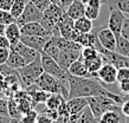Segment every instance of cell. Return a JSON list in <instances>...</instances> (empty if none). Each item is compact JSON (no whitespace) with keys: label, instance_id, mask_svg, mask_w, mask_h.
<instances>
[{"label":"cell","instance_id":"obj_28","mask_svg":"<svg viewBox=\"0 0 129 123\" xmlns=\"http://www.w3.org/2000/svg\"><path fill=\"white\" fill-rule=\"evenodd\" d=\"M8 116L11 118H19L21 119L23 117V112L20 111L18 102L16 98H10L8 99Z\"/></svg>","mask_w":129,"mask_h":123},{"label":"cell","instance_id":"obj_22","mask_svg":"<svg viewBox=\"0 0 129 123\" xmlns=\"http://www.w3.org/2000/svg\"><path fill=\"white\" fill-rule=\"evenodd\" d=\"M5 36L10 40L11 46H14L16 44L20 42L21 38V32H20V26L16 23H12L10 25H6V30H5Z\"/></svg>","mask_w":129,"mask_h":123},{"label":"cell","instance_id":"obj_12","mask_svg":"<svg viewBox=\"0 0 129 123\" xmlns=\"http://www.w3.org/2000/svg\"><path fill=\"white\" fill-rule=\"evenodd\" d=\"M51 37H39V36H24L21 34L20 42L24 43L25 45H27L28 48L33 49L37 52H39L40 55L44 52L45 45L49 42Z\"/></svg>","mask_w":129,"mask_h":123},{"label":"cell","instance_id":"obj_33","mask_svg":"<svg viewBox=\"0 0 129 123\" xmlns=\"http://www.w3.org/2000/svg\"><path fill=\"white\" fill-rule=\"evenodd\" d=\"M37 119H38V112L32 109L28 112L24 114L23 117H21V122L23 123H37Z\"/></svg>","mask_w":129,"mask_h":123},{"label":"cell","instance_id":"obj_39","mask_svg":"<svg viewBox=\"0 0 129 123\" xmlns=\"http://www.w3.org/2000/svg\"><path fill=\"white\" fill-rule=\"evenodd\" d=\"M121 36L129 40V18H125L124 21H123L122 30H121Z\"/></svg>","mask_w":129,"mask_h":123},{"label":"cell","instance_id":"obj_23","mask_svg":"<svg viewBox=\"0 0 129 123\" xmlns=\"http://www.w3.org/2000/svg\"><path fill=\"white\" fill-rule=\"evenodd\" d=\"M68 71L71 76H75V77H90V73L82 58H79L71 64L70 68L68 69Z\"/></svg>","mask_w":129,"mask_h":123},{"label":"cell","instance_id":"obj_7","mask_svg":"<svg viewBox=\"0 0 129 123\" xmlns=\"http://www.w3.org/2000/svg\"><path fill=\"white\" fill-rule=\"evenodd\" d=\"M42 18H43V11H40L31 1H28L24 8L23 13L17 18V24L21 26L27 23H40Z\"/></svg>","mask_w":129,"mask_h":123},{"label":"cell","instance_id":"obj_49","mask_svg":"<svg viewBox=\"0 0 129 123\" xmlns=\"http://www.w3.org/2000/svg\"><path fill=\"white\" fill-rule=\"evenodd\" d=\"M4 82H5V76L0 72V85L1 87H4Z\"/></svg>","mask_w":129,"mask_h":123},{"label":"cell","instance_id":"obj_19","mask_svg":"<svg viewBox=\"0 0 129 123\" xmlns=\"http://www.w3.org/2000/svg\"><path fill=\"white\" fill-rule=\"evenodd\" d=\"M67 14L70 17L72 20H77L79 18L84 17V12H85V4L82 0H75L74 3L67 8Z\"/></svg>","mask_w":129,"mask_h":123},{"label":"cell","instance_id":"obj_34","mask_svg":"<svg viewBox=\"0 0 129 123\" xmlns=\"http://www.w3.org/2000/svg\"><path fill=\"white\" fill-rule=\"evenodd\" d=\"M100 16V10L97 8H94V7H90L88 5H85V12H84V17H86L88 19L90 20H96Z\"/></svg>","mask_w":129,"mask_h":123},{"label":"cell","instance_id":"obj_10","mask_svg":"<svg viewBox=\"0 0 129 123\" xmlns=\"http://www.w3.org/2000/svg\"><path fill=\"white\" fill-rule=\"evenodd\" d=\"M98 40L104 50L108 51H115L116 49V36L108 26L107 27H101L97 32Z\"/></svg>","mask_w":129,"mask_h":123},{"label":"cell","instance_id":"obj_47","mask_svg":"<svg viewBox=\"0 0 129 123\" xmlns=\"http://www.w3.org/2000/svg\"><path fill=\"white\" fill-rule=\"evenodd\" d=\"M6 96H7V92L5 91V89L0 85V98H5Z\"/></svg>","mask_w":129,"mask_h":123},{"label":"cell","instance_id":"obj_16","mask_svg":"<svg viewBox=\"0 0 129 123\" xmlns=\"http://www.w3.org/2000/svg\"><path fill=\"white\" fill-rule=\"evenodd\" d=\"M11 49L14 50V51H17L20 56H23L24 58L27 60V63H31V62H33V60H36L37 58L40 57L39 52H37L36 50H33V49L28 48L27 45H25V44L21 43V42L16 44L14 46H11Z\"/></svg>","mask_w":129,"mask_h":123},{"label":"cell","instance_id":"obj_27","mask_svg":"<svg viewBox=\"0 0 129 123\" xmlns=\"http://www.w3.org/2000/svg\"><path fill=\"white\" fill-rule=\"evenodd\" d=\"M102 3H104L108 6L118 8L121 12L129 16V0H102Z\"/></svg>","mask_w":129,"mask_h":123},{"label":"cell","instance_id":"obj_46","mask_svg":"<svg viewBox=\"0 0 129 123\" xmlns=\"http://www.w3.org/2000/svg\"><path fill=\"white\" fill-rule=\"evenodd\" d=\"M11 117L10 116H1L0 115V123H8Z\"/></svg>","mask_w":129,"mask_h":123},{"label":"cell","instance_id":"obj_43","mask_svg":"<svg viewBox=\"0 0 129 123\" xmlns=\"http://www.w3.org/2000/svg\"><path fill=\"white\" fill-rule=\"evenodd\" d=\"M102 0H88L86 1V4L88 6L90 7H94V8H97V10H101V6H102Z\"/></svg>","mask_w":129,"mask_h":123},{"label":"cell","instance_id":"obj_26","mask_svg":"<svg viewBox=\"0 0 129 123\" xmlns=\"http://www.w3.org/2000/svg\"><path fill=\"white\" fill-rule=\"evenodd\" d=\"M115 51L120 55L128 57L129 58V40L125 39L124 37L117 36L116 37V49Z\"/></svg>","mask_w":129,"mask_h":123},{"label":"cell","instance_id":"obj_37","mask_svg":"<svg viewBox=\"0 0 129 123\" xmlns=\"http://www.w3.org/2000/svg\"><path fill=\"white\" fill-rule=\"evenodd\" d=\"M0 115L8 116V99L0 98Z\"/></svg>","mask_w":129,"mask_h":123},{"label":"cell","instance_id":"obj_30","mask_svg":"<svg viewBox=\"0 0 129 123\" xmlns=\"http://www.w3.org/2000/svg\"><path fill=\"white\" fill-rule=\"evenodd\" d=\"M28 1H30V0H14L13 6H12L10 12L12 13V16L14 17L16 19L23 13L24 8H25V6H26V4H27Z\"/></svg>","mask_w":129,"mask_h":123},{"label":"cell","instance_id":"obj_9","mask_svg":"<svg viewBox=\"0 0 129 123\" xmlns=\"http://www.w3.org/2000/svg\"><path fill=\"white\" fill-rule=\"evenodd\" d=\"M110 13H109V19H108V27L115 33V36H121V30L122 25L124 21L125 17L124 13L121 12L118 8L114 7V6H109Z\"/></svg>","mask_w":129,"mask_h":123},{"label":"cell","instance_id":"obj_50","mask_svg":"<svg viewBox=\"0 0 129 123\" xmlns=\"http://www.w3.org/2000/svg\"><path fill=\"white\" fill-rule=\"evenodd\" d=\"M10 123H23V122L19 118H11L10 119Z\"/></svg>","mask_w":129,"mask_h":123},{"label":"cell","instance_id":"obj_14","mask_svg":"<svg viewBox=\"0 0 129 123\" xmlns=\"http://www.w3.org/2000/svg\"><path fill=\"white\" fill-rule=\"evenodd\" d=\"M82 57V51H75V50H60L58 57V64L62 66L63 69L70 68V65L77 59H79Z\"/></svg>","mask_w":129,"mask_h":123},{"label":"cell","instance_id":"obj_38","mask_svg":"<svg viewBox=\"0 0 129 123\" xmlns=\"http://www.w3.org/2000/svg\"><path fill=\"white\" fill-rule=\"evenodd\" d=\"M8 56H10V49L0 48V66L6 64V62L8 59Z\"/></svg>","mask_w":129,"mask_h":123},{"label":"cell","instance_id":"obj_3","mask_svg":"<svg viewBox=\"0 0 129 123\" xmlns=\"http://www.w3.org/2000/svg\"><path fill=\"white\" fill-rule=\"evenodd\" d=\"M33 84L49 94H60L67 101L69 99V89L55 76L43 72Z\"/></svg>","mask_w":129,"mask_h":123},{"label":"cell","instance_id":"obj_8","mask_svg":"<svg viewBox=\"0 0 129 123\" xmlns=\"http://www.w3.org/2000/svg\"><path fill=\"white\" fill-rule=\"evenodd\" d=\"M96 79L106 85H113L117 83V68L110 63H104L97 72Z\"/></svg>","mask_w":129,"mask_h":123},{"label":"cell","instance_id":"obj_54","mask_svg":"<svg viewBox=\"0 0 129 123\" xmlns=\"http://www.w3.org/2000/svg\"><path fill=\"white\" fill-rule=\"evenodd\" d=\"M8 123H10V122H8Z\"/></svg>","mask_w":129,"mask_h":123},{"label":"cell","instance_id":"obj_25","mask_svg":"<svg viewBox=\"0 0 129 123\" xmlns=\"http://www.w3.org/2000/svg\"><path fill=\"white\" fill-rule=\"evenodd\" d=\"M64 101H67V99L64 98L60 94H51L45 104H46L47 110L57 111L58 110V108L60 107V104H62Z\"/></svg>","mask_w":129,"mask_h":123},{"label":"cell","instance_id":"obj_48","mask_svg":"<svg viewBox=\"0 0 129 123\" xmlns=\"http://www.w3.org/2000/svg\"><path fill=\"white\" fill-rule=\"evenodd\" d=\"M5 30H6V25L0 23V34H5Z\"/></svg>","mask_w":129,"mask_h":123},{"label":"cell","instance_id":"obj_17","mask_svg":"<svg viewBox=\"0 0 129 123\" xmlns=\"http://www.w3.org/2000/svg\"><path fill=\"white\" fill-rule=\"evenodd\" d=\"M25 90H26V92L28 94V96L31 97L32 102H33L35 105L36 104L46 103V101L49 99V97H50V95H51L49 92L39 89V88L37 87V85H35V84H32L31 87H28L27 89H25Z\"/></svg>","mask_w":129,"mask_h":123},{"label":"cell","instance_id":"obj_21","mask_svg":"<svg viewBox=\"0 0 129 123\" xmlns=\"http://www.w3.org/2000/svg\"><path fill=\"white\" fill-rule=\"evenodd\" d=\"M69 110H70V115H76L82 112L86 107H88V99L85 97H74L67 101Z\"/></svg>","mask_w":129,"mask_h":123},{"label":"cell","instance_id":"obj_44","mask_svg":"<svg viewBox=\"0 0 129 123\" xmlns=\"http://www.w3.org/2000/svg\"><path fill=\"white\" fill-rule=\"evenodd\" d=\"M74 1L75 0H57V5H59L63 10H65V11H67V8L69 7Z\"/></svg>","mask_w":129,"mask_h":123},{"label":"cell","instance_id":"obj_53","mask_svg":"<svg viewBox=\"0 0 129 123\" xmlns=\"http://www.w3.org/2000/svg\"><path fill=\"white\" fill-rule=\"evenodd\" d=\"M68 123H70V122H69V121H68Z\"/></svg>","mask_w":129,"mask_h":123},{"label":"cell","instance_id":"obj_52","mask_svg":"<svg viewBox=\"0 0 129 123\" xmlns=\"http://www.w3.org/2000/svg\"><path fill=\"white\" fill-rule=\"evenodd\" d=\"M83 3H84V4H86V1H88V0H82Z\"/></svg>","mask_w":129,"mask_h":123},{"label":"cell","instance_id":"obj_35","mask_svg":"<svg viewBox=\"0 0 129 123\" xmlns=\"http://www.w3.org/2000/svg\"><path fill=\"white\" fill-rule=\"evenodd\" d=\"M30 1L35 5L36 7L39 8L40 11H43V12L49 7V6H50L51 4H52L50 0H30Z\"/></svg>","mask_w":129,"mask_h":123},{"label":"cell","instance_id":"obj_29","mask_svg":"<svg viewBox=\"0 0 129 123\" xmlns=\"http://www.w3.org/2000/svg\"><path fill=\"white\" fill-rule=\"evenodd\" d=\"M44 53H46L49 57L53 58L55 60H58V57H59V53H60V49L53 44L51 42V39H49V42L46 43L45 45V49H44Z\"/></svg>","mask_w":129,"mask_h":123},{"label":"cell","instance_id":"obj_2","mask_svg":"<svg viewBox=\"0 0 129 123\" xmlns=\"http://www.w3.org/2000/svg\"><path fill=\"white\" fill-rule=\"evenodd\" d=\"M64 13H65V10H63L59 5L51 4L43 12V18L40 20V24L43 25V27L47 30L52 36H60L59 24L63 19Z\"/></svg>","mask_w":129,"mask_h":123},{"label":"cell","instance_id":"obj_32","mask_svg":"<svg viewBox=\"0 0 129 123\" xmlns=\"http://www.w3.org/2000/svg\"><path fill=\"white\" fill-rule=\"evenodd\" d=\"M100 55V52L96 50L95 48L92 46H86V48H83L82 49V58L83 60L85 59H90V58H92V57H96V56Z\"/></svg>","mask_w":129,"mask_h":123},{"label":"cell","instance_id":"obj_4","mask_svg":"<svg viewBox=\"0 0 129 123\" xmlns=\"http://www.w3.org/2000/svg\"><path fill=\"white\" fill-rule=\"evenodd\" d=\"M17 71H18L20 83H21L23 88L24 89H27L28 87H31L32 84L35 83L36 79L44 72L40 57L37 58L36 60H33V62H31V63H28L27 65H25L24 68L17 70Z\"/></svg>","mask_w":129,"mask_h":123},{"label":"cell","instance_id":"obj_20","mask_svg":"<svg viewBox=\"0 0 129 123\" xmlns=\"http://www.w3.org/2000/svg\"><path fill=\"white\" fill-rule=\"evenodd\" d=\"M27 60L25 59L23 56H20L17 51L10 49V56H8V59L6 62L7 66H10L13 70H19V69L24 68L25 65H27Z\"/></svg>","mask_w":129,"mask_h":123},{"label":"cell","instance_id":"obj_41","mask_svg":"<svg viewBox=\"0 0 129 123\" xmlns=\"http://www.w3.org/2000/svg\"><path fill=\"white\" fill-rule=\"evenodd\" d=\"M13 3H14V0H0V10L11 11Z\"/></svg>","mask_w":129,"mask_h":123},{"label":"cell","instance_id":"obj_18","mask_svg":"<svg viewBox=\"0 0 129 123\" xmlns=\"http://www.w3.org/2000/svg\"><path fill=\"white\" fill-rule=\"evenodd\" d=\"M83 62H84L86 69H88V71H89L90 77H92V78H96L97 72L100 71V69L102 68V65L106 63V62H104V58H103V56H102L101 53L98 56H96V57H92V58H90V59H85V60H83Z\"/></svg>","mask_w":129,"mask_h":123},{"label":"cell","instance_id":"obj_40","mask_svg":"<svg viewBox=\"0 0 129 123\" xmlns=\"http://www.w3.org/2000/svg\"><path fill=\"white\" fill-rule=\"evenodd\" d=\"M118 89H120V91H121L123 95L129 94V79L118 82Z\"/></svg>","mask_w":129,"mask_h":123},{"label":"cell","instance_id":"obj_31","mask_svg":"<svg viewBox=\"0 0 129 123\" xmlns=\"http://www.w3.org/2000/svg\"><path fill=\"white\" fill-rule=\"evenodd\" d=\"M17 19L12 16L10 11H5V10H0V23L4 25H10L12 23H16Z\"/></svg>","mask_w":129,"mask_h":123},{"label":"cell","instance_id":"obj_1","mask_svg":"<svg viewBox=\"0 0 129 123\" xmlns=\"http://www.w3.org/2000/svg\"><path fill=\"white\" fill-rule=\"evenodd\" d=\"M107 96L117 104L123 103L122 95H116L109 91L103 84L92 77H75L69 76V99L74 97H95Z\"/></svg>","mask_w":129,"mask_h":123},{"label":"cell","instance_id":"obj_51","mask_svg":"<svg viewBox=\"0 0 129 123\" xmlns=\"http://www.w3.org/2000/svg\"><path fill=\"white\" fill-rule=\"evenodd\" d=\"M51 3H52V4H57V0H50Z\"/></svg>","mask_w":129,"mask_h":123},{"label":"cell","instance_id":"obj_36","mask_svg":"<svg viewBox=\"0 0 129 123\" xmlns=\"http://www.w3.org/2000/svg\"><path fill=\"white\" fill-rule=\"evenodd\" d=\"M125 79H129V68L117 69V83Z\"/></svg>","mask_w":129,"mask_h":123},{"label":"cell","instance_id":"obj_24","mask_svg":"<svg viewBox=\"0 0 129 123\" xmlns=\"http://www.w3.org/2000/svg\"><path fill=\"white\" fill-rule=\"evenodd\" d=\"M74 26L79 33H89V32H91L94 30L92 20L88 19L86 17H82V18H79V19L75 20Z\"/></svg>","mask_w":129,"mask_h":123},{"label":"cell","instance_id":"obj_11","mask_svg":"<svg viewBox=\"0 0 129 123\" xmlns=\"http://www.w3.org/2000/svg\"><path fill=\"white\" fill-rule=\"evenodd\" d=\"M101 55L104 58L106 63L113 64L114 66H116L117 69L121 68H129V58L124 57V56L120 55L116 51H108V50H103L101 52Z\"/></svg>","mask_w":129,"mask_h":123},{"label":"cell","instance_id":"obj_5","mask_svg":"<svg viewBox=\"0 0 129 123\" xmlns=\"http://www.w3.org/2000/svg\"><path fill=\"white\" fill-rule=\"evenodd\" d=\"M40 60H42V66H43L44 72H46L49 75L55 76L56 78H58L65 87L69 89V71L63 69L60 65L58 64L57 60H55L53 58H51L46 53H42L40 55Z\"/></svg>","mask_w":129,"mask_h":123},{"label":"cell","instance_id":"obj_42","mask_svg":"<svg viewBox=\"0 0 129 123\" xmlns=\"http://www.w3.org/2000/svg\"><path fill=\"white\" fill-rule=\"evenodd\" d=\"M0 48L11 49V43H10V40L6 38L5 34H0Z\"/></svg>","mask_w":129,"mask_h":123},{"label":"cell","instance_id":"obj_45","mask_svg":"<svg viewBox=\"0 0 129 123\" xmlns=\"http://www.w3.org/2000/svg\"><path fill=\"white\" fill-rule=\"evenodd\" d=\"M121 110H122V112H123V115L129 118V101H124V102L121 104Z\"/></svg>","mask_w":129,"mask_h":123},{"label":"cell","instance_id":"obj_13","mask_svg":"<svg viewBox=\"0 0 129 123\" xmlns=\"http://www.w3.org/2000/svg\"><path fill=\"white\" fill-rule=\"evenodd\" d=\"M20 32L24 36H39V37H52L50 32L43 27L40 23H27L20 26Z\"/></svg>","mask_w":129,"mask_h":123},{"label":"cell","instance_id":"obj_6","mask_svg":"<svg viewBox=\"0 0 129 123\" xmlns=\"http://www.w3.org/2000/svg\"><path fill=\"white\" fill-rule=\"evenodd\" d=\"M86 99H88V107L90 108V110L96 119L101 118V116L106 111L118 107V104L115 101L107 96H95V97H88Z\"/></svg>","mask_w":129,"mask_h":123},{"label":"cell","instance_id":"obj_15","mask_svg":"<svg viewBox=\"0 0 129 123\" xmlns=\"http://www.w3.org/2000/svg\"><path fill=\"white\" fill-rule=\"evenodd\" d=\"M125 117L121 110V107H117L115 109L106 111L101 118L98 119L100 123H125Z\"/></svg>","mask_w":129,"mask_h":123}]
</instances>
